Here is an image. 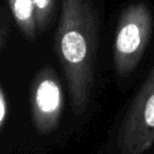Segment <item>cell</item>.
Returning <instances> with one entry per match:
<instances>
[{
    "instance_id": "obj_1",
    "label": "cell",
    "mask_w": 154,
    "mask_h": 154,
    "mask_svg": "<svg viewBox=\"0 0 154 154\" xmlns=\"http://www.w3.org/2000/svg\"><path fill=\"white\" fill-rule=\"evenodd\" d=\"M97 47L99 18L91 0H61L55 49L75 116L84 113L90 102Z\"/></svg>"
},
{
    "instance_id": "obj_3",
    "label": "cell",
    "mask_w": 154,
    "mask_h": 154,
    "mask_svg": "<svg viewBox=\"0 0 154 154\" xmlns=\"http://www.w3.org/2000/svg\"><path fill=\"white\" fill-rule=\"evenodd\" d=\"M154 144V64L118 129L120 154H142Z\"/></svg>"
},
{
    "instance_id": "obj_5",
    "label": "cell",
    "mask_w": 154,
    "mask_h": 154,
    "mask_svg": "<svg viewBox=\"0 0 154 154\" xmlns=\"http://www.w3.org/2000/svg\"><path fill=\"white\" fill-rule=\"evenodd\" d=\"M11 14L19 28L22 35L32 41L38 34L37 23L35 18V8L32 0H7Z\"/></svg>"
},
{
    "instance_id": "obj_6",
    "label": "cell",
    "mask_w": 154,
    "mask_h": 154,
    "mask_svg": "<svg viewBox=\"0 0 154 154\" xmlns=\"http://www.w3.org/2000/svg\"><path fill=\"white\" fill-rule=\"evenodd\" d=\"M35 8V18L38 32L45 31L52 23L54 16L55 0H32Z\"/></svg>"
},
{
    "instance_id": "obj_2",
    "label": "cell",
    "mask_w": 154,
    "mask_h": 154,
    "mask_svg": "<svg viewBox=\"0 0 154 154\" xmlns=\"http://www.w3.org/2000/svg\"><path fill=\"white\" fill-rule=\"evenodd\" d=\"M152 30L153 17L146 2H132L122 11L113 42V66L118 76L128 77L138 66Z\"/></svg>"
},
{
    "instance_id": "obj_7",
    "label": "cell",
    "mask_w": 154,
    "mask_h": 154,
    "mask_svg": "<svg viewBox=\"0 0 154 154\" xmlns=\"http://www.w3.org/2000/svg\"><path fill=\"white\" fill-rule=\"evenodd\" d=\"M11 31V22H10V13L5 6H1L0 10V51H4L10 36Z\"/></svg>"
},
{
    "instance_id": "obj_8",
    "label": "cell",
    "mask_w": 154,
    "mask_h": 154,
    "mask_svg": "<svg viewBox=\"0 0 154 154\" xmlns=\"http://www.w3.org/2000/svg\"><path fill=\"white\" fill-rule=\"evenodd\" d=\"M8 101H7V96L5 93V89L1 87L0 89V129L4 130L5 128V123H6V118L8 114Z\"/></svg>"
},
{
    "instance_id": "obj_4",
    "label": "cell",
    "mask_w": 154,
    "mask_h": 154,
    "mask_svg": "<svg viewBox=\"0 0 154 154\" xmlns=\"http://www.w3.org/2000/svg\"><path fill=\"white\" fill-rule=\"evenodd\" d=\"M63 108L64 94L59 78L51 65H45L35 75L30 89V114L36 132H53L59 126Z\"/></svg>"
}]
</instances>
